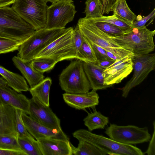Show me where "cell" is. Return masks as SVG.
<instances>
[{"instance_id": "1", "label": "cell", "mask_w": 155, "mask_h": 155, "mask_svg": "<svg viewBox=\"0 0 155 155\" xmlns=\"http://www.w3.org/2000/svg\"><path fill=\"white\" fill-rule=\"evenodd\" d=\"M71 28L55 29L44 28L35 30L20 45L17 56L25 61H31L41 51Z\"/></svg>"}, {"instance_id": "2", "label": "cell", "mask_w": 155, "mask_h": 155, "mask_svg": "<svg viewBox=\"0 0 155 155\" xmlns=\"http://www.w3.org/2000/svg\"><path fill=\"white\" fill-rule=\"evenodd\" d=\"M155 30L150 31L146 26L141 28H133L122 35L109 37L120 46L133 55L150 53L154 50L153 37Z\"/></svg>"}, {"instance_id": "3", "label": "cell", "mask_w": 155, "mask_h": 155, "mask_svg": "<svg viewBox=\"0 0 155 155\" xmlns=\"http://www.w3.org/2000/svg\"><path fill=\"white\" fill-rule=\"evenodd\" d=\"M35 31L12 7L0 8V37L23 42Z\"/></svg>"}, {"instance_id": "4", "label": "cell", "mask_w": 155, "mask_h": 155, "mask_svg": "<svg viewBox=\"0 0 155 155\" xmlns=\"http://www.w3.org/2000/svg\"><path fill=\"white\" fill-rule=\"evenodd\" d=\"M74 137L94 145L109 155H143L141 149L132 145L120 143L110 138L96 134L84 129H80L72 134Z\"/></svg>"}, {"instance_id": "5", "label": "cell", "mask_w": 155, "mask_h": 155, "mask_svg": "<svg viewBox=\"0 0 155 155\" xmlns=\"http://www.w3.org/2000/svg\"><path fill=\"white\" fill-rule=\"evenodd\" d=\"M77 25L81 33L91 42L94 43L116 56L123 58L133 54L120 46L107 34L100 29L90 18H80Z\"/></svg>"}, {"instance_id": "6", "label": "cell", "mask_w": 155, "mask_h": 155, "mask_svg": "<svg viewBox=\"0 0 155 155\" xmlns=\"http://www.w3.org/2000/svg\"><path fill=\"white\" fill-rule=\"evenodd\" d=\"M77 59L72 61L59 76L60 85L66 93L83 94L91 89L84 69L83 61Z\"/></svg>"}, {"instance_id": "7", "label": "cell", "mask_w": 155, "mask_h": 155, "mask_svg": "<svg viewBox=\"0 0 155 155\" xmlns=\"http://www.w3.org/2000/svg\"><path fill=\"white\" fill-rule=\"evenodd\" d=\"M43 0H16L12 8L35 30L45 28L48 6Z\"/></svg>"}, {"instance_id": "8", "label": "cell", "mask_w": 155, "mask_h": 155, "mask_svg": "<svg viewBox=\"0 0 155 155\" xmlns=\"http://www.w3.org/2000/svg\"><path fill=\"white\" fill-rule=\"evenodd\" d=\"M73 29L71 27L68 31L51 42L35 59L49 58L57 63L64 60L77 59L73 41Z\"/></svg>"}, {"instance_id": "9", "label": "cell", "mask_w": 155, "mask_h": 155, "mask_svg": "<svg viewBox=\"0 0 155 155\" xmlns=\"http://www.w3.org/2000/svg\"><path fill=\"white\" fill-rule=\"evenodd\" d=\"M104 132L113 140L128 145L147 142L151 137L147 127L140 128L133 125L122 126L111 124Z\"/></svg>"}, {"instance_id": "10", "label": "cell", "mask_w": 155, "mask_h": 155, "mask_svg": "<svg viewBox=\"0 0 155 155\" xmlns=\"http://www.w3.org/2000/svg\"><path fill=\"white\" fill-rule=\"evenodd\" d=\"M131 58L133 63L134 73L131 78L121 89L122 96L126 98L130 90L140 84L155 67V53L133 55Z\"/></svg>"}, {"instance_id": "11", "label": "cell", "mask_w": 155, "mask_h": 155, "mask_svg": "<svg viewBox=\"0 0 155 155\" xmlns=\"http://www.w3.org/2000/svg\"><path fill=\"white\" fill-rule=\"evenodd\" d=\"M73 1L60 0L48 7L46 25L48 29L65 28L72 21L76 13Z\"/></svg>"}, {"instance_id": "12", "label": "cell", "mask_w": 155, "mask_h": 155, "mask_svg": "<svg viewBox=\"0 0 155 155\" xmlns=\"http://www.w3.org/2000/svg\"><path fill=\"white\" fill-rule=\"evenodd\" d=\"M29 116L39 123L52 129L62 130L60 120L49 106L41 102L36 98L30 99Z\"/></svg>"}, {"instance_id": "13", "label": "cell", "mask_w": 155, "mask_h": 155, "mask_svg": "<svg viewBox=\"0 0 155 155\" xmlns=\"http://www.w3.org/2000/svg\"><path fill=\"white\" fill-rule=\"evenodd\" d=\"M131 56H127L116 60L104 70L102 74L104 84L119 83L130 74L133 70Z\"/></svg>"}, {"instance_id": "14", "label": "cell", "mask_w": 155, "mask_h": 155, "mask_svg": "<svg viewBox=\"0 0 155 155\" xmlns=\"http://www.w3.org/2000/svg\"><path fill=\"white\" fill-rule=\"evenodd\" d=\"M22 117L27 130L36 140L41 138H50L69 140L63 130L52 129L42 125L23 112Z\"/></svg>"}, {"instance_id": "15", "label": "cell", "mask_w": 155, "mask_h": 155, "mask_svg": "<svg viewBox=\"0 0 155 155\" xmlns=\"http://www.w3.org/2000/svg\"><path fill=\"white\" fill-rule=\"evenodd\" d=\"M42 155H72V149L69 140L45 138L36 140Z\"/></svg>"}, {"instance_id": "16", "label": "cell", "mask_w": 155, "mask_h": 155, "mask_svg": "<svg viewBox=\"0 0 155 155\" xmlns=\"http://www.w3.org/2000/svg\"><path fill=\"white\" fill-rule=\"evenodd\" d=\"M0 101L27 115L29 114L30 99L8 85L0 86Z\"/></svg>"}, {"instance_id": "17", "label": "cell", "mask_w": 155, "mask_h": 155, "mask_svg": "<svg viewBox=\"0 0 155 155\" xmlns=\"http://www.w3.org/2000/svg\"><path fill=\"white\" fill-rule=\"evenodd\" d=\"M65 103L71 107L78 110L94 108L99 103V96L96 91L92 90L83 94H72L65 93L62 95Z\"/></svg>"}, {"instance_id": "18", "label": "cell", "mask_w": 155, "mask_h": 155, "mask_svg": "<svg viewBox=\"0 0 155 155\" xmlns=\"http://www.w3.org/2000/svg\"><path fill=\"white\" fill-rule=\"evenodd\" d=\"M15 110L0 101V136L18 137L15 126Z\"/></svg>"}, {"instance_id": "19", "label": "cell", "mask_w": 155, "mask_h": 155, "mask_svg": "<svg viewBox=\"0 0 155 155\" xmlns=\"http://www.w3.org/2000/svg\"><path fill=\"white\" fill-rule=\"evenodd\" d=\"M14 65L28 81L30 88H32L45 79L44 73L39 72L32 67L31 61H26L17 56L12 58Z\"/></svg>"}, {"instance_id": "20", "label": "cell", "mask_w": 155, "mask_h": 155, "mask_svg": "<svg viewBox=\"0 0 155 155\" xmlns=\"http://www.w3.org/2000/svg\"><path fill=\"white\" fill-rule=\"evenodd\" d=\"M84 69L92 90L97 91L104 90L110 87L113 85H105L103 76L105 69L96 64L83 61Z\"/></svg>"}, {"instance_id": "21", "label": "cell", "mask_w": 155, "mask_h": 155, "mask_svg": "<svg viewBox=\"0 0 155 155\" xmlns=\"http://www.w3.org/2000/svg\"><path fill=\"white\" fill-rule=\"evenodd\" d=\"M0 74L6 81L8 85L17 92L29 91L25 78L19 74L11 71L0 65Z\"/></svg>"}, {"instance_id": "22", "label": "cell", "mask_w": 155, "mask_h": 155, "mask_svg": "<svg viewBox=\"0 0 155 155\" xmlns=\"http://www.w3.org/2000/svg\"><path fill=\"white\" fill-rule=\"evenodd\" d=\"M51 84V79L47 77L34 87L29 88V91L32 97L36 98L43 104L49 106L50 91Z\"/></svg>"}, {"instance_id": "23", "label": "cell", "mask_w": 155, "mask_h": 155, "mask_svg": "<svg viewBox=\"0 0 155 155\" xmlns=\"http://www.w3.org/2000/svg\"><path fill=\"white\" fill-rule=\"evenodd\" d=\"M113 15L120 19L132 24L137 16L128 7L126 0H117L110 9Z\"/></svg>"}, {"instance_id": "24", "label": "cell", "mask_w": 155, "mask_h": 155, "mask_svg": "<svg viewBox=\"0 0 155 155\" xmlns=\"http://www.w3.org/2000/svg\"><path fill=\"white\" fill-rule=\"evenodd\" d=\"M84 124L90 131L97 129H104L109 123L108 117L102 114L96 109L88 113L83 120Z\"/></svg>"}, {"instance_id": "25", "label": "cell", "mask_w": 155, "mask_h": 155, "mask_svg": "<svg viewBox=\"0 0 155 155\" xmlns=\"http://www.w3.org/2000/svg\"><path fill=\"white\" fill-rule=\"evenodd\" d=\"M77 147L71 143L72 155H105L108 154L105 151L94 145L84 140H79Z\"/></svg>"}, {"instance_id": "26", "label": "cell", "mask_w": 155, "mask_h": 155, "mask_svg": "<svg viewBox=\"0 0 155 155\" xmlns=\"http://www.w3.org/2000/svg\"><path fill=\"white\" fill-rule=\"evenodd\" d=\"M18 141L26 155H42L37 141L32 136L18 137Z\"/></svg>"}, {"instance_id": "27", "label": "cell", "mask_w": 155, "mask_h": 155, "mask_svg": "<svg viewBox=\"0 0 155 155\" xmlns=\"http://www.w3.org/2000/svg\"><path fill=\"white\" fill-rule=\"evenodd\" d=\"M83 61L96 64L97 60L90 41L83 35V42L78 59Z\"/></svg>"}, {"instance_id": "28", "label": "cell", "mask_w": 155, "mask_h": 155, "mask_svg": "<svg viewBox=\"0 0 155 155\" xmlns=\"http://www.w3.org/2000/svg\"><path fill=\"white\" fill-rule=\"evenodd\" d=\"M90 18L95 22H104L115 25L123 29L125 33L129 32L134 28L132 24L120 19L114 15L108 16L103 15L99 18Z\"/></svg>"}, {"instance_id": "29", "label": "cell", "mask_w": 155, "mask_h": 155, "mask_svg": "<svg viewBox=\"0 0 155 155\" xmlns=\"http://www.w3.org/2000/svg\"><path fill=\"white\" fill-rule=\"evenodd\" d=\"M84 12L87 18H99L103 16L102 5L100 0H87Z\"/></svg>"}, {"instance_id": "30", "label": "cell", "mask_w": 155, "mask_h": 155, "mask_svg": "<svg viewBox=\"0 0 155 155\" xmlns=\"http://www.w3.org/2000/svg\"><path fill=\"white\" fill-rule=\"evenodd\" d=\"M31 62L35 70L43 73L52 70L57 63L53 60L47 58L35 59Z\"/></svg>"}, {"instance_id": "31", "label": "cell", "mask_w": 155, "mask_h": 155, "mask_svg": "<svg viewBox=\"0 0 155 155\" xmlns=\"http://www.w3.org/2000/svg\"><path fill=\"white\" fill-rule=\"evenodd\" d=\"M0 149L22 151L18 141V137L12 136H0Z\"/></svg>"}, {"instance_id": "32", "label": "cell", "mask_w": 155, "mask_h": 155, "mask_svg": "<svg viewBox=\"0 0 155 155\" xmlns=\"http://www.w3.org/2000/svg\"><path fill=\"white\" fill-rule=\"evenodd\" d=\"M95 23L100 29L110 36H118L125 33L124 31L121 28L111 24L104 22Z\"/></svg>"}, {"instance_id": "33", "label": "cell", "mask_w": 155, "mask_h": 155, "mask_svg": "<svg viewBox=\"0 0 155 155\" xmlns=\"http://www.w3.org/2000/svg\"><path fill=\"white\" fill-rule=\"evenodd\" d=\"M22 43L18 41L0 37V54L18 50Z\"/></svg>"}, {"instance_id": "34", "label": "cell", "mask_w": 155, "mask_h": 155, "mask_svg": "<svg viewBox=\"0 0 155 155\" xmlns=\"http://www.w3.org/2000/svg\"><path fill=\"white\" fill-rule=\"evenodd\" d=\"M15 110V126L18 138L30 137L31 136L27 130L22 117V111L19 109Z\"/></svg>"}, {"instance_id": "35", "label": "cell", "mask_w": 155, "mask_h": 155, "mask_svg": "<svg viewBox=\"0 0 155 155\" xmlns=\"http://www.w3.org/2000/svg\"><path fill=\"white\" fill-rule=\"evenodd\" d=\"M83 35L77 25L73 29V38L77 59H78L80 49L83 42Z\"/></svg>"}, {"instance_id": "36", "label": "cell", "mask_w": 155, "mask_h": 155, "mask_svg": "<svg viewBox=\"0 0 155 155\" xmlns=\"http://www.w3.org/2000/svg\"><path fill=\"white\" fill-rule=\"evenodd\" d=\"M90 42L94 51L97 61L112 59L107 56L106 50L99 46Z\"/></svg>"}, {"instance_id": "37", "label": "cell", "mask_w": 155, "mask_h": 155, "mask_svg": "<svg viewBox=\"0 0 155 155\" xmlns=\"http://www.w3.org/2000/svg\"><path fill=\"white\" fill-rule=\"evenodd\" d=\"M155 15V9L148 15L141 18L140 19H137L133 23L132 25L134 28H141L145 27V24L150 19L154 18Z\"/></svg>"}, {"instance_id": "38", "label": "cell", "mask_w": 155, "mask_h": 155, "mask_svg": "<svg viewBox=\"0 0 155 155\" xmlns=\"http://www.w3.org/2000/svg\"><path fill=\"white\" fill-rule=\"evenodd\" d=\"M153 132L152 137H151L150 140V143L148 148L145 152L148 155H155V121L153 122Z\"/></svg>"}, {"instance_id": "39", "label": "cell", "mask_w": 155, "mask_h": 155, "mask_svg": "<svg viewBox=\"0 0 155 155\" xmlns=\"http://www.w3.org/2000/svg\"><path fill=\"white\" fill-rule=\"evenodd\" d=\"M0 155H26L22 151H15L0 149Z\"/></svg>"}, {"instance_id": "40", "label": "cell", "mask_w": 155, "mask_h": 155, "mask_svg": "<svg viewBox=\"0 0 155 155\" xmlns=\"http://www.w3.org/2000/svg\"><path fill=\"white\" fill-rule=\"evenodd\" d=\"M116 60L112 59L97 61L96 64L100 67L105 69L113 64Z\"/></svg>"}, {"instance_id": "41", "label": "cell", "mask_w": 155, "mask_h": 155, "mask_svg": "<svg viewBox=\"0 0 155 155\" xmlns=\"http://www.w3.org/2000/svg\"><path fill=\"white\" fill-rule=\"evenodd\" d=\"M102 5V13L108 14L110 12L109 8L110 0H100Z\"/></svg>"}, {"instance_id": "42", "label": "cell", "mask_w": 155, "mask_h": 155, "mask_svg": "<svg viewBox=\"0 0 155 155\" xmlns=\"http://www.w3.org/2000/svg\"><path fill=\"white\" fill-rule=\"evenodd\" d=\"M16 0H0V8L9 6L14 4Z\"/></svg>"}, {"instance_id": "43", "label": "cell", "mask_w": 155, "mask_h": 155, "mask_svg": "<svg viewBox=\"0 0 155 155\" xmlns=\"http://www.w3.org/2000/svg\"><path fill=\"white\" fill-rule=\"evenodd\" d=\"M106 53L107 56L110 59L115 60H118L121 58H119L117 56H116L112 53L106 51Z\"/></svg>"}, {"instance_id": "44", "label": "cell", "mask_w": 155, "mask_h": 155, "mask_svg": "<svg viewBox=\"0 0 155 155\" xmlns=\"http://www.w3.org/2000/svg\"><path fill=\"white\" fill-rule=\"evenodd\" d=\"M8 85L6 81L2 77H0V86Z\"/></svg>"}, {"instance_id": "45", "label": "cell", "mask_w": 155, "mask_h": 155, "mask_svg": "<svg viewBox=\"0 0 155 155\" xmlns=\"http://www.w3.org/2000/svg\"><path fill=\"white\" fill-rule=\"evenodd\" d=\"M117 0H110L109 8L110 11V9Z\"/></svg>"}, {"instance_id": "46", "label": "cell", "mask_w": 155, "mask_h": 155, "mask_svg": "<svg viewBox=\"0 0 155 155\" xmlns=\"http://www.w3.org/2000/svg\"><path fill=\"white\" fill-rule=\"evenodd\" d=\"M45 2L47 3V2H50L52 3L56 2L60 0H43Z\"/></svg>"}, {"instance_id": "47", "label": "cell", "mask_w": 155, "mask_h": 155, "mask_svg": "<svg viewBox=\"0 0 155 155\" xmlns=\"http://www.w3.org/2000/svg\"><path fill=\"white\" fill-rule=\"evenodd\" d=\"M68 0L70 1H72V0Z\"/></svg>"}]
</instances>
